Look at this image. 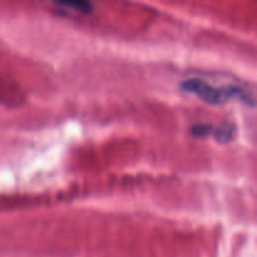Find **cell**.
Wrapping results in <instances>:
<instances>
[{
    "label": "cell",
    "instance_id": "6da1fadb",
    "mask_svg": "<svg viewBox=\"0 0 257 257\" xmlns=\"http://www.w3.org/2000/svg\"><path fill=\"white\" fill-rule=\"evenodd\" d=\"M181 89L190 94L195 95L198 99L203 100L205 103L211 105H221L231 100L241 99L243 102H252V95L246 92L243 88L237 85H218L211 84L207 80L201 78H191L186 79L181 84Z\"/></svg>",
    "mask_w": 257,
    "mask_h": 257
},
{
    "label": "cell",
    "instance_id": "7a4b0ae2",
    "mask_svg": "<svg viewBox=\"0 0 257 257\" xmlns=\"http://www.w3.org/2000/svg\"><path fill=\"white\" fill-rule=\"evenodd\" d=\"M50 2L55 3V4L60 5L67 9L75 10L79 13H89L92 10V4L90 0H50Z\"/></svg>",
    "mask_w": 257,
    "mask_h": 257
},
{
    "label": "cell",
    "instance_id": "3957f363",
    "mask_svg": "<svg viewBox=\"0 0 257 257\" xmlns=\"http://www.w3.org/2000/svg\"><path fill=\"white\" fill-rule=\"evenodd\" d=\"M211 135H213V137L218 141V142L227 143L235 136V128L230 124H223L220 127H212V132Z\"/></svg>",
    "mask_w": 257,
    "mask_h": 257
}]
</instances>
